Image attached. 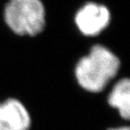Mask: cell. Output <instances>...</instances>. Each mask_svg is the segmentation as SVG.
<instances>
[{
  "mask_svg": "<svg viewBox=\"0 0 130 130\" xmlns=\"http://www.w3.org/2000/svg\"><path fill=\"white\" fill-rule=\"evenodd\" d=\"M120 69V60L112 51L96 44L77 62L74 70L79 85L92 93L102 91Z\"/></svg>",
  "mask_w": 130,
  "mask_h": 130,
  "instance_id": "cell-1",
  "label": "cell"
},
{
  "mask_svg": "<svg viewBox=\"0 0 130 130\" xmlns=\"http://www.w3.org/2000/svg\"><path fill=\"white\" fill-rule=\"evenodd\" d=\"M45 7L41 0H9L4 9V19L12 32L35 36L46 24Z\"/></svg>",
  "mask_w": 130,
  "mask_h": 130,
  "instance_id": "cell-2",
  "label": "cell"
},
{
  "mask_svg": "<svg viewBox=\"0 0 130 130\" xmlns=\"http://www.w3.org/2000/svg\"><path fill=\"white\" fill-rule=\"evenodd\" d=\"M110 11L104 5L89 2L76 13L74 21L79 32L86 36H96L108 26Z\"/></svg>",
  "mask_w": 130,
  "mask_h": 130,
  "instance_id": "cell-3",
  "label": "cell"
},
{
  "mask_svg": "<svg viewBox=\"0 0 130 130\" xmlns=\"http://www.w3.org/2000/svg\"><path fill=\"white\" fill-rule=\"evenodd\" d=\"M32 118L25 106L14 98L0 103V130H30Z\"/></svg>",
  "mask_w": 130,
  "mask_h": 130,
  "instance_id": "cell-4",
  "label": "cell"
},
{
  "mask_svg": "<svg viewBox=\"0 0 130 130\" xmlns=\"http://www.w3.org/2000/svg\"><path fill=\"white\" fill-rule=\"evenodd\" d=\"M110 107L116 108L123 119L130 117V80L128 78L121 79L114 85L108 98Z\"/></svg>",
  "mask_w": 130,
  "mask_h": 130,
  "instance_id": "cell-5",
  "label": "cell"
},
{
  "mask_svg": "<svg viewBox=\"0 0 130 130\" xmlns=\"http://www.w3.org/2000/svg\"><path fill=\"white\" fill-rule=\"evenodd\" d=\"M108 130H130L128 126H120V127H114V128H109Z\"/></svg>",
  "mask_w": 130,
  "mask_h": 130,
  "instance_id": "cell-6",
  "label": "cell"
}]
</instances>
